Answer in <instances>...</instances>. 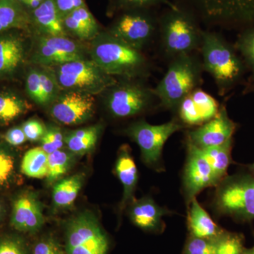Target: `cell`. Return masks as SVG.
<instances>
[{"instance_id": "cell-45", "label": "cell", "mask_w": 254, "mask_h": 254, "mask_svg": "<svg viewBox=\"0 0 254 254\" xmlns=\"http://www.w3.org/2000/svg\"><path fill=\"white\" fill-rule=\"evenodd\" d=\"M248 168L250 173L254 177V163L249 165Z\"/></svg>"}, {"instance_id": "cell-23", "label": "cell", "mask_w": 254, "mask_h": 254, "mask_svg": "<svg viewBox=\"0 0 254 254\" xmlns=\"http://www.w3.org/2000/svg\"><path fill=\"white\" fill-rule=\"evenodd\" d=\"M35 21L48 36H65L63 18L54 0H44L33 12Z\"/></svg>"}, {"instance_id": "cell-39", "label": "cell", "mask_w": 254, "mask_h": 254, "mask_svg": "<svg viewBox=\"0 0 254 254\" xmlns=\"http://www.w3.org/2000/svg\"><path fill=\"white\" fill-rule=\"evenodd\" d=\"M26 89L32 100L38 104L44 105L39 70L33 69L29 73L26 80Z\"/></svg>"}, {"instance_id": "cell-33", "label": "cell", "mask_w": 254, "mask_h": 254, "mask_svg": "<svg viewBox=\"0 0 254 254\" xmlns=\"http://www.w3.org/2000/svg\"><path fill=\"white\" fill-rule=\"evenodd\" d=\"M244 247V237L235 232L225 231L219 238L216 254H240Z\"/></svg>"}, {"instance_id": "cell-30", "label": "cell", "mask_w": 254, "mask_h": 254, "mask_svg": "<svg viewBox=\"0 0 254 254\" xmlns=\"http://www.w3.org/2000/svg\"><path fill=\"white\" fill-rule=\"evenodd\" d=\"M28 105L18 97L0 94V122L8 123L22 115Z\"/></svg>"}, {"instance_id": "cell-43", "label": "cell", "mask_w": 254, "mask_h": 254, "mask_svg": "<svg viewBox=\"0 0 254 254\" xmlns=\"http://www.w3.org/2000/svg\"><path fill=\"white\" fill-rule=\"evenodd\" d=\"M5 139L9 144L18 145L25 143L27 139L22 128L15 127L11 128L5 135Z\"/></svg>"}, {"instance_id": "cell-28", "label": "cell", "mask_w": 254, "mask_h": 254, "mask_svg": "<svg viewBox=\"0 0 254 254\" xmlns=\"http://www.w3.org/2000/svg\"><path fill=\"white\" fill-rule=\"evenodd\" d=\"M26 18L17 1L0 0V32L26 24Z\"/></svg>"}, {"instance_id": "cell-16", "label": "cell", "mask_w": 254, "mask_h": 254, "mask_svg": "<svg viewBox=\"0 0 254 254\" xmlns=\"http://www.w3.org/2000/svg\"><path fill=\"white\" fill-rule=\"evenodd\" d=\"M217 100L198 88L187 95L176 112L185 126H200L216 116L220 110Z\"/></svg>"}, {"instance_id": "cell-47", "label": "cell", "mask_w": 254, "mask_h": 254, "mask_svg": "<svg viewBox=\"0 0 254 254\" xmlns=\"http://www.w3.org/2000/svg\"><path fill=\"white\" fill-rule=\"evenodd\" d=\"M249 250V253L250 254H254V245L253 247H252V248L248 249Z\"/></svg>"}, {"instance_id": "cell-14", "label": "cell", "mask_w": 254, "mask_h": 254, "mask_svg": "<svg viewBox=\"0 0 254 254\" xmlns=\"http://www.w3.org/2000/svg\"><path fill=\"white\" fill-rule=\"evenodd\" d=\"M95 99L93 95L78 91H69L55 100L51 115L58 123L76 125L86 123L93 116Z\"/></svg>"}, {"instance_id": "cell-4", "label": "cell", "mask_w": 254, "mask_h": 254, "mask_svg": "<svg viewBox=\"0 0 254 254\" xmlns=\"http://www.w3.org/2000/svg\"><path fill=\"white\" fill-rule=\"evenodd\" d=\"M201 60L193 54L170 60L168 69L153 89L163 108L176 112L177 107L203 83Z\"/></svg>"}, {"instance_id": "cell-11", "label": "cell", "mask_w": 254, "mask_h": 254, "mask_svg": "<svg viewBox=\"0 0 254 254\" xmlns=\"http://www.w3.org/2000/svg\"><path fill=\"white\" fill-rule=\"evenodd\" d=\"M143 11H127L115 23L110 34L141 51L153 40L158 28L154 16Z\"/></svg>"}, {"instance_id": "cell-3", "label": "cell", "mask_w": 254, "mask_h": 254, "mask_svg": "<svg viewBox=\"0 0 254 254\" xmlns=\"http://www.w3.org/2000/svg\"><path fill=\"white\" fill-rule=\"evenodd\" d=\"M158 28L162 50L170 60L200 49L203 31L190 10L170 4L159 19Z\"/></svg>"}, {"instance_id": "cell-7", "label": "cell", "mask_w": 254, "mask_h": 254, "mask_svg": "<svg viewBox=\"0 0 254 254\" xmlns=\"http://www.w3.org/2000/svg\"><path fill=\"white\" fill-rule=\"evenodd\" d=\"M110 243L98 219L90 212L68 220L65 230L66 254H108Z\"/></svg>"}, {"instance_id": "cell-5", "label": "cell", "mask_w": 254, "mask_h": 254, "mask_svg": "<svg viewBox=\"0 0 254 254\" xmlns=\"http://www.w3.org/2000/svg\"><path fill=\"white\" fill-rule=\"evenodd\" d=\"M213 205L220 215L237 222L254 220V177L250 173L227 175L216 186Z\"/></svg>"}, {"instance_id": "cell-42", "label": "cell", "mask_w": 254, "mask_h": 254, "mask_svg": "<svg viewBox=\"0 0 254 254\" xmlns=\"http://www.w3.org/2000/svg\"><path fill=\"white\" fill-rule=\"evenodd\" d=\"M54 1L63 18L73 10L86 6L83 0H54Z\"/></svg>"}, {"instance_id": "cell-8", "label": "cell", "mask_w": 254, "mask_h": 254, "mask_svg": "<svg viewBox=\"0 0 254 254\" xmlns=\"http://www.w3.org/2000/svg\"><path fill=\"white\" fill-rule=\"evenodd\" d=\"M185 127L176 119L158 125L141 120L130 125L125 132L139 146L143 162L160 171L163 170L162 154L164 145L174 133Z\"/></svg>"}, {"instance_id": "cell-21", "label": "cell", "mask_w": 254, "mask_h": 254, "mask_svg": "<svg viewBox=\"0 0 254 254\" xmlns=\"http://www.w3.org/2000/svg\"><path fill=\"white\" fill-rule=\"evenodd\" d=\"M64 28L82 40L98 36V26L95 18L86 6L73 10L63 18Z\"/></svg>"}, {"instance_id": "cell-19", "label": "cell", "mask_w": 254, "mask_h": 254, "mask_svg": "<svg viewBox=\"0 0 254 254\" xmlns=\"http://www.w3.org/2000/svg\"><path fill=\"white\" fill-rule=\"evenodd\" d=\"M115 170L124 189L123 199L120 205V211L122 212L128 203H131L134 199L133 194L138 182V170L128 145H122L119 150Z\"/></svg>"}, {"instance_id": "cell-20", "label": "cell", "mask_w": 254, "mask_h": 254, "mask_svg": "<svg viewBox=\"0 0 254 254\" xmlns=\"http://www.w3.org/2000/svg\"><path fill=\"white\" fill-rule=\"evenodd\" d=\"M187 225L190 235L199 238H220L225 230L217 225L196 198H193L188 203Z\"/></svg>"}, {"instance_id": "cell-9", "label": "cell", "mask_w": 254, "mask_h": 254, "mask_svg": "<svg viewBox=\"0 0 254 254\" xmlns=\"http://www.w3.org/2000/svg\"><path fill=\"white\" fill-rule=\"evenodd\" d=\"M57 66L58 84L70 91L93 95L107 91L118 81L105 73L93 60H76Z\"/></svg>"}, {"instance_id": "cell-34", "label": "cell", "mask_w": 254, "mask_h": 254, "mask_svg": "<svg viewBox=\"0 0 254 254\" xmlns=\"http://www.w3.org/2000/svg\"><path fill=\"white\" fill-rule=\"evenodd\" d=\"M0 254H31L26 242L15 235L0 237Z\"/></svg>"}, {"instance_id": "cell-2", "label": "cell", "mask_w": 254, "mask_h": 254, "mask_svg": "<svg viewBox=\"0 0 254 254\" xmlns=\"http://www.w3.org/2000/svg\"><path fill=\"white\" fill-rule=\"evenodd\" d=\"M91 57L98 66L113 77L135 79L149 73V63L141 50L130 46L109 33L96 37Z\"/></svg>"}, {"instance_id": "cell-50", "label": "cell", "mask_w": 254, "mask_h": 254, "mask_svg": "<svg viewBox=\"0 0 254 254\" xmlns=\"http://www.w3.org/2000/svg\"><path fill=\"white\" fill-rule=\"evenodd\" d=\"M39 1H44V0H39Z\"/></svg>"}, {"instance_id": "cell-12", "label": "cell", "mask_w": 254, "mask_h": 254, "mask_svg": "<svg viewBox=\"0 0 254 254\" xmlns=\"http://www.w3.org/2000/svg\"><path fill=\"white\" fill-rule=\"evenodd\" d=\"M236 129L226 107L221 106L215 118L187 133V141L200 149L218 146L233 138Z\"/></svg>"}, {"instance_id": "cell-48", "label": "cell", "mask_w": 254, "mask_h": 254, "mask_svg": "<svg viewBox=\"0 0 254 254\" xmlns=\"http://www.w3.org/2000/svg\"><path fill=\"white\" fill-rule=\"evenodd\" d=\"M16 1H19V2H23L24 3V4H27L28 1H29V0H16Z\"/></svg>"}, {"instance_id": "cell-32", "label": "cell", "mask_w": 254, "mask_h": 254, "mask_svg": "<svg viewBox=\"0 0 254 254\" xmlns=\"http://www.w3.org/2000/svg\"><path fill=\"white\" fill-rule=\"evenodd\" d=\"M218 239L199 238L190 235L183 254H216Z\"/></svg>"}, {"instance_id": "cell-35", "label": "cell", "mask_w": 254, "mask_h": 254, "mask_svg": "<svg viewBox=\"0 0 254 254\" xmlns=\"http://www.w3.org/2000/svg\"><path fill=\"white\" fill-rule=\"evenodd\" d=\"M41 148L48 154L53 153L63 148L64 143V137L59 128L49 127L47 128L44 136L41 138Z\"/></svg>"}, {"instance_id": "cell-24", "label": "cell", "mask_w": 254, "mask_h": 254, "mask_svg": "<svg viewBox=\"0 0 254 254\" xmlns=\"http://www.w3.org/2000/svg\"><path fill=\"white\" fill-rule=\"evenodd\" d=\"M24 57L23 42L16 37L0 38V75L12 72Z\"/></svg>"}, {"instance_id": "cell-25", "label": "cell", "mask_w": 254, "mask_h": 254, "mask_svg": "<svg viewBox=\"0 0 254 254\" xmlns=\"http://www.w3.org/2000/svg\"><path fill=\"white\" fill-rule=\"evenodd\" d=\"M83 181L84 175L77 173L57 182L53 190L55 205L62 208L72 205L81 190Z\"/></svg>"}, {"instance_id": "cell-40", "label": "cell", "mask_w": 254, "mask_h": 254, "mask_svg": "<svg viewBox=\"0 0 254 254\" xmlns=\"http://www.w3.org/2000/svg\"><path fill=\"white\" fill-rule=\"evenodd\" d=\"M21 128L27 139L31 141L41 140L47 130V127L45 126L44 124L34 119L26 122Z\"/></svg>"}, {"instance_id": "cell-46", "label": "cell", "mask_w": 254, "mask_h": 254, "mask_svg": "<svg viewBox=\"0 0 254 254\" xmlns=\"http://www.w3.org/2000/svg\"><path fill=\"white\" fill-rule=\"evenodd\" d=\"M240 254H250V253H249L248 249L244 247L242 249V250H241Z\"/></svg>"}, {"instance_id": "cell-18", "label": "cell", "mask_w": 254, "mask_h": 254, "mask_svg": "<svg viewBox=\"0 0 254 254\" xmlns=\"http://www.w3.org/2000/svg\"><path fill=\"white\" fill-rule=\"evenodd\" d=\"M171 213L168 209L160 206L149 197L132 200L129 209L131 222L141 230L150 232L163 231V218Z\"/></svg>"}, {"instance_id": "cell-27", "label": "cell", "mask_w": 254, "mask_h": 254, "mask_svg": "<svg viewBox=\"0 0 254 254\" xmlns=\"http://www.w3.org/2000/svg\"><path fill=\"white\" fill-rule=\"evenodd\" d=\"M48 168V154L41 147L28 150L21 161V172L31 178L42 179L46 177Z\"/></svg>"}, {"instance_id": "cell-37", "label": "cell", "mask_w": 254, "mask_h": 254, "mask_svg": "<svg viewBox=\"0 0 254 254\" xmlns=\"http://www.w3.org/2000/svg\"><path fill=\"white\" fill-rule=\"evenodd\" d=\"M15 160L9 152L0 149V187L8 185L14 173Z\"/></svg>"}, {"instance_id": "cell-31", "label": "cell", "mask_w": 254, "mask_h": 254, "mask_svg": "<svg viewBox=\"0 0 254 254\" xmlns=\"http://www.w3.org/2000/svg\"><path fill=\"white\" fill-rule=\"evenodd\" d=\"M234 46L252 71L254 80V27L244 29Z\"/></svg>"}, {"instance_id": "cell-26", "label": "cell", "mask_w": 254, "mask_h": 254, "mask_svg": "<svg viewBox=\"0 0 254 254\" xmlns=\"http://www.w3.org/2000/svg\"><path fill=\"white\" fill-rule=\"evenodd\" d=\"M101 129L100 125H96L69 132L64 137V143L72 153L85 154L94 148Z\"/></svg>"}, {"instance_id": "cell-44", "label": "cell", "mask_w": 254, "mask_h": 254, "mask_svg": "<svg viewBox=\"0 0 254 254\" xmlns=\"http://www.w3.org/2000/svg\"><path fill=\"white\" fill-rule=\"evenodd\" d=\"M43 1H39V0H29L28 2V6L32 8V9H36Z\"/></svg>"}, {"instance_id": "cell-22", "label": "cell", "mask_w": 254, "mask_h": 254, "mask_svg": "<svg viewBox=\"0 0 254 254\" xmlns=\"http://www.w3.org/2000/svg\"><path fill=\"white\" fill-rule=\"evenodd\" d=\"M232 145L233 138L218 146L199 148L211 168L216 186L228 175L227 170L232 163Z\"/></svg>"}, {"instance_id": "cell-15", "label": "cell", "mask_w": 254, "mask_h": 254, "mask_svg": "<svg viewBox=\"0 0 254 254\" xmlns=\"http://www.w3.org/2000/svg\"><path fill=\"white\" fill-rule=\"evenodd\" d=\"M81 60H83L81 48L65 36L42 37L34 55V61L43 66H59Z\"/></svg>"}, {"instance_id": "cell-6", "label": "cell", "mask_w": 254, "mask_h": 254, "mask_svg": "<svg viewBox=\"0 0 254 254\" xmlns=\"http://www.w3.org/2000/svg\"><path fill=\"white\" fill-rule=\"evenodd\" d=\"M190 11L208 24L254 27V0H187Z\"/></svg>"}, {"instance_id": "cell-17", "label": "cell", "mask_w": 254, "mask_h": 254, "mask_svg": "<svg viewBox=\"0 0 254 254\" xmlns=\"http://www.w3.org/2000/svg\"><path fill=\"white\" fill-rule=\"evenodd\" d=\"M44 222L43 207L34 192L26 190L15 198L11 219L15 230L34 234L41 230Z\"/></svg>"}, {"instance_id": "cell-1", "label": "cell", "mask_w": 254, "mask_h": 254, "mask_svg": "<svg viewBox=\"0 0 254 254\" xmlns=\"http://www.w3.org/2000/svg\"><path fill=\"white\" fill-rule=\"evenodd\" d=\"M199 50L203 71L213 78L219 94L225 95L243 78L247 69L245 62L221 35L203 31Z\"/></svg>"}, {"instance_id": "cell-36", "label": "cell", "mask_w": 254, "mask_h": 254, "mask_svg": "<svg viewBox=\"0 0 254 254\" xmlns=\"http://www.w3.org/2000/svg\"><path fill=\"white\" fill-rule=\"evenodd\" d=\"M31 254H66V252L56 238L47 235L37 241Z\"/></svg>"}, {"instance_id": "cell-29", "label": "cell", "mask_w": 254, "mask_h": 254, "mask_svg": "<svg viewBox=\"0 0 254 254\" xmlns=\"http://www.w3.org/2000/svg\"><path fill=\"white\" fill-rule=\"evenodd\" d=\"M71 164V155L61 149L48 154L47 182L53 184L61 178L68 171Z\"/></svg>"}, {"instance_id": "cell-38", "label": "cell", "mask_w": 254, "mask_h": 254, "mask_svg": "<svg viewBox=\"0 0 254 254\" xmlns=\"http://www.w3.org/2000/svg\"><path fill=\"white\" fill-rule=\"evenodd\" d=\"M40 76L42 90H43V101L44 105L48 104L55 99L58 92V84L56 78L50 73L45 71H40Z\"/></svg>"}, {"instance_id": "cell-41", "label": "cell", "mask_w": 254, "mask_h": 254, "mask_svg": "<svg viewBox=\"0 0 254 254\" xmlns=\"http://www.w3.org/2000/svg\"><path fill=\"white\" fill-rule=\"evenodd\" d=\"M119 8L131 10H147L153 6L166 3L167 0H117Z\"/></svg>"}, {"instance_id": "cell-13", "label": "cell", "mask_w": 254, "mask_h": 254, "mask_svg": "<svg viewBox=\"0 0 254 254\" xmlns=\"http://www.w3.org/2000/svg\"><path fill=\"white\" fill-rule=\"evenodd\" d=\"M187 157L183 174V187L187 204L208 187H216L210 165L199 148L187 141Z\"/></svg>"}, {"instance_id": "cell-10", "label": "cell", "mask_w": 254, "mask_h": 254, "mask_svg": "<svg viewBox=\"0 0 254 254\" xmlns=\"http://www.w3.org/2000/svg\"><path fill=\"white\" fill-rule=\"evenodd\" d=\"M124 79L108 89L107 105L112 115L118 118H130L149 109L157 98L153 89L133 79Z\"/></svg>"}, {"instance_id": "cell-49", "label": "cell", "mask_w": 254, "mask_h": 254, "mask_svg": "<svg viewBox=\"0 0 254 254\" xmlns=\"http://www.w3.org/2000/svg\"><path fill=\"white\" fill-rule=\"evenodd\" d=\"M1 213H2V206H1V204L0 203V218H1Z\"/></svg>"}]
</instances>
